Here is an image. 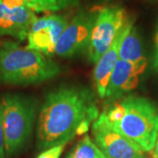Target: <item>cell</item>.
Here are the masks:
<instances>
[{
    "mask_svg": "<svg viewBox=\"0 0 158 158\" xmlns=\"http://www.w3.org/2000/svg\"><path fill=\"white\" fill-rule=\"evenodd\" d=\"M96 16L97 12L79 11L60 36L55 54L62 58H69L86 49L90 43Z\"/></svg>",
    "mask_w": 158,
    "mask_h": 158,
    "instance_id": "52a82bcc",
    "label": "cell"
},
{
    "mask_svg": "<svg viewBox=\"0 0 158 158\" xmlns=\"http://www.w3.org/2000/svg\"><path fill=\"white\" fill-rule=\"evenodd\" d=\"M37 19L26 5L10 7L0 2V36L10 35L19 40L27 38L30 27Z\"/></svg>",
    "mask_w": 158,
    "mask_h": 158,
    "instance_id": "30bf717a",
    "label": "cell"
},
{
    "mask_svg": "<svg viewBox=\"0 0 158 158\" xmlns=\"http://www.w3.org/2000/svg\"><path fill=\"white\" fill-rule=\"evenodd\" d=\"M154 66H155V69L156 70L158 73V51L156 54V57H155V61H154Z\"/></svg>",
    "mask_w": 158,
    "mask_h": 158,
    "instance_id": "ac0fdd59",
    "label": "cell"
},
{
    "mask_svg": "<svg viewBox=\"0 0 158 158\" xmlns=\"http://www.w3.org/2000/svg\"><path fill=\"white\" fill-rule=\"evenodd\" d=\"M129 21L125 9L120 6H106L97 11L87 48L88 59L91 63H97Z\"/></svg>",
    "mask_w": 158,
    "mask_h": 158,
    "instance_id": "5b68a950",
    "label": "cell"
},
{
    "mask_svg": "<svg viewBox=\"0 0 158 158\" xmlns=\"http://www.w3.org/2000/svg\"><path fill=\"white\" fill-rule=\"evenodd\" d=\"M60 71L58 64L38 51L9 40L0 44L1 84L38 85L55 78Z\"/></svg>",
    "mask_w": 158,
    "mask_h": 158,
    "instance_id": "3957f363",
    "label": "cell"
},
{
    "mask_svg": "<svg viewBox=\"0 0 158 158\" xmlns=\"http://www.w3.org/2000/svg\"><path fill=\"white\" fill-rule=\"evenodd\" d=\"M1 1H2V0H0V2H1Z\"/></svg>",
    "mask_w": 158,
    "mask_h": 158,
    "instance_id": "ffe728a7",
    "label": "cell"
},
{
    "mask_svg": "<svg viewBox=\"0 0 158 158\" xmlns=\"http://www.w3.org/2000/svg\"><path fill=\"white\" fill-rule=\"evenodd\" d=\"M106 114L114 131L151 152L158 134V108L145 98L130 96L113 104Z\"/></svg>",
    "mask_w": 158,
    "mask_h": 158,
    "instance_id": "7a4b0ae2",
    "label": "cell"
},
{
    "mask_svg": "<svg viewBox=\"0 0 158 158\" xmlns=\"http://www.w3.org/2000/svg\"><path fill=\"white\" fill-rule=\"evenodd\" d=\"M126 27L119 33L117 38L113 41V45L110 47V48L100 57V59L96 63L93 72V79L98 95L100 98H106L110 77L112 75L116 62L118 60L119 46L121 40L124 36Z\"/></svg>",
    "mask_w": 158,
    "mask_h": 158,
    "instance_id": "8fae6325",
    "label": "cell"
},
{
    "mask_svg": "<svg viewBox=\"0 0 158 158\" xmlns=\"http://www.w3.org/2000/svg\"><path fill=\"white\" fill-rule=\"evenodd\" d=\"M118 59L136 64H147L148 61L143 54V48L137 28L131 19L127 24L123 38L121 40Z\"/></svg>",
    "mask_w": 158,
    "mask_h": 158,
    "instance_id": "7c38bea8",
    "label": "cell"
},
{
    "mask_svg": "<svg viewBox=\"0 0 158 158\" xmlns=\"http://www.w3.org/2000/svg\"><path fill=\"white\" fill-rule=\"evenodd\" d=\"M155 43H156V46L157 48L158 51V26L156 27V34H155Z\"/></svg>",
    "mask_w": 158,
    "mask_h": 158,
    "instance_id": "d6986e66",
    "label": "cell"
},
{
    "mask_svg": "<svg viewBox=\"0 0 158 158\" xmlns=\"http://www.w3.org/2000/svg\"><path fill=\"white\" fill-rule=\"evenodd\" d=\"M25 5L36 12L57 11L75 6L77 0H24Z\"/></svg>",
    "mask_w": 158,
    "mask_h": 158,
    "instance_id": "4fadbf2b",
    "label": "cell"
},
{
    "mask_svg": "<svg viewBox=\"0 0 158 158\" xmlns=\"http://www.w3.org/2000/svg\"><path fill=\"white\" fill-rule=\"evenodd\" d=\"M64 146L65 145H59L45 149V151L40 154L37 158H59L63 151Z\"/></svg>",
    "mask_w": 158,
    "mask_h": 158,
    "instance_id": "9a60e30c",
    "label": "cell"
},
{
    "mask_svg": "<svg viewBox=\"0 0 158 158\" xmlns=\"http://www.w3.org/2000/svg\"><path fill=\"white\" fill-rule=\"evenodd\" d=\"M68 24V19L61 14H49L37 18L27 34V48L38 51L46 56H53L57 41Z\"/></svg>",
    "mask_w": 158,
    "mask_h": 158,
    "instance_id": "ba28073f",
    "label": "cell"
},
{
    "mask_svg": "<svg viewBox=\"0 0 158 158\" xmlns=\"http://www.w3.org/2000/svg\"><path fill=\"white\" fill-rule=\"evenodd\" d=\"M94 96L81 87H61L46 97L40 111L37 142L40 149L65 145L83 135L98 117Z\"/></svg>",
    "mask_w": 158,
    "mask_h": 158,
    "instance_id": "6da1fadb",
    "label": "cell"
},
{
    "mask_svg": "<svg viewBox=\"0 0 158 158\" xmlns=\"http://www.w3.org/2000/svg\"><path fill=\"white\" fill-rule=\"evenodd\" d=\"M6 156L11 157L27 143L33 132L37 104L34 98L9 94L1 99Z\"/></svg>",
    "mask_w": 158,
    "mask_h": 158,
    "instance_id": "277c9868",
    "label": "cell"
},
{
    "mask_svg": "<svg viewBox=\"0 0 158 158\" xmlns=\"http://www.w3.org/2000/svg\"><path fill=\"white\" fill-rule=\"evenodd\" d=\"M152 156L154 158H158V134L156 137V141L155 143L154 148L152 149Z\"/></svg>",
    "mask_w": 158,
    "mask_h": 158,
    "instance_id": "e0dca14e",
    "label": "cell"
},
{
    "mask_svg": "<svg viewBox=\"0 0 158 158\" xmlns=\"http://www.w3.org/2000/svg\"><path fill=\"white\" fill-rule=\"evenodd\" d=\"M146 67L147 64H136L118 59L110 77L106 98L113 101L135 90Z\"/></svg>",
    "mask_w": 158,
    "mask_h": 158,
    "instance_id": "9c48e42d",
    "label": "cell"
},
{
    "mask_svg": "<svg viewBox=\"0 0 158 158\" xmlns=\"http://www.w3.org/2000/svg\"><path fill=\"white\" fill-rule=\"evenodd\" d=\"M91 131L96 145L106 158H145L137 144L112 128L104 113L93 121Z\"/></svg>",
    "mask_w": 158,
    "mask_h": 158,
    "instance_id": "8992f818",
    "label": "cell"
},
{
    "mask_svg": "<svg viewBox=\"0 0 158 158\" xmlns=\"http://www.w3.org/2000/svg\"><path fill=\"white\" fill-rule=\"evenodd\" d=\"M0 158H6L5 133L3 127V106L0 100Z\"/></svg>",
    "mask_w": 158,
    "mask_h": 158,
    "instance_id": "2e32d148",
    "label": "cell"
},
{
    "mask_svg": "<svg viewBox=\"0 0 158 158\" xmlns=\"http://www.w3.org/2000/svg\"><path fill=\"white\" fill-rule=\"evenodd\" d=\"M68 158H106L98 148L96 143L90 140V136L85 135L78 143Z\"/></svg>",
    "mask_w": 158,
    "mask_h": 158,
    "instance_id": "5bb4252c",
    "label": "cell"
}]
</instances>
